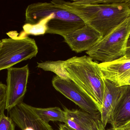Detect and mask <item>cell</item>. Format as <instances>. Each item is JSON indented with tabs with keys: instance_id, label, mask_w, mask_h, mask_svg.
Returning <instances> with one entry per match:
<instances>
[{
	"instance_id": "1",
	"label": "cell",
	"mask_w": 130,
	"mask_h": 130,
	"mask_svg": "<svg viewBox=\"0 0 130 130\" xmlns=\"http://www.w3.org/2000/svg\"><path fill=\"white\" fill-rule=\"evenodd\" d=\"M52 2L81 18L102 37L130 17L126 0H53Z\"/></svg>"
},
{
	"instance_id": "2",
	"label": "cell",
	"mask_w": 130,
	"mask_h": 130,
	"mask_svg": "<svg viewBox=\"0 0 130 130\" xmlns=\"http://www.w3.org/2000/svg\"><path fill=\"white\" fill-rule=\"evenodd\" d=\"M69 78L88 96L101 111L104 82L99 63L88 56H73L65 60Z\"/></svg>"
},
{
	"instance_id": "3",
	"label": "cell",
	"mask_w": 130,
	"mask_h": 130,
	"mask_svg": "<svg viewBox=\"0 0 130 130\" xmlns=\"http://www.w3.org/2000/svg\"><path fill=\"white\" fill-rule=\"evenodd\" d=\"M49 15L52 17L47 24L46 34L63 37L86 24L78 17L51 1L33 3L28 5L25 13L26 22L36 24Z\"/></svg>"
},
{
	"instance_id": "4",
	"label": "cell",
	"mask_w": 130,
	"mask_h": 130,
	"mask_svg": "<svg viewBox=\"0 0 130 130\" xmlns=\"http://www.w3.org/2000/svg\"><path fill=\"white\" fill-rule=\"evenodd\" d=\"M130 34V17L103 37L86 53L94 61L112 62L125 55Z\"/></svg>"
},
{
	"instance_id": "5",
	"label": "cell",
	"mask_w": 130,
	"mask_h": 130,
	"mask_svg": "<svg viewBox=\"0 0 130 130\" xmlns=\"http://www.w3.org/2000/svg\"><path fill=\"white\" fill-rule=\"evenodd\" d=\"M10 38L2 39L0 44V71L8 69L17 63L36 57L38 48L34 39L21 32L10 31Z\"/></svg>"
},
{
	"instance_id": "6",
	"label": "cell",
	"mask_w": 130,
	"mask_h": 130,
	"mask_svg": "<svg viewBox=\"0 0 130 130\" xmlns=\"http://www.w3.org/2000/svg\"><path fill=\"white\" fill-rule=\"evenodd\" d=\"M5 110L8 111L23 102L29 74L28 65L7 69Z\"/></svg>"
},
{
	"instance_id": "7",
	"label": "cell",
	"mask_w": 130,
	"mask_h": 130,
	"mask_svg": "<svg viewBox=\"0 0 130 130\" xmlns=\"http://www.w3.org/2000/svg\"><path fill=\"white\" fill-rule=\"evenodd\" d=\"M52 83L56 91L84 111L93 114L100 113L94 102L70 79H64L56 76L53 77Z\"/></svg>"
},
{
	"instance_id": "8",
	"label": "cell",
	"mask_w": 130,
	"mask_h": 130,
	"mask_svg": "<svg viewBox=\"0 0 130 130\" xmlns=\"http://www.w3.org/2000/svg\"><path fill=\"white\" fill-rule=\"evenodd\" d=\"M63 37L73 51L79 53L88 51L103 37L94 28L86 24Z\"/></svg>"
},
{
	"instance_id": "9",
	"label": "cell",
	"mask_w": 130,
	"mask_h": 130,
	"mask_svg": "<svg viewBox=\"0 0 130 130\" xmlns=\"http://www.w3.org/2000/svg\"><path fill=\"white\" fill-rule=\"evenodd\" d=\"M99 65L103 78L119 87L124 86L130 78V59L125 56L111 62Z\"/></svg>"
},
{
	"instance_id": "10",
	"label": "cell",
	"mask_w": 130,
	"mask_h": 130,
	"mask_svg": "<svg viewBox=\"0 0 130 130\" xmlns=\"http://www.w3.org/2000/svg\"><path fill=\"white\" fill-rule=\"evenodd\" d=\"M66 124L75 130H99L103 126L101 114H93L81 110L64 108Z\"/></svg>"
},
{
	"instance_id": "11",
	"label": "cell",
	"mask_w": 130,
	"mask_h": 130,
	"mask_svg": "<svg viewBox=\"0 0 130 130\" xmlns=\"http://www.w3.org/2000/svg\"><path fill=\"white\" fill-rule=\"evenodd\" d=\"M104 91L100 111L101 120L105 128L109 123L114 110L122 94V88L107 79H104Z\"/></svg>"
},
{
	"instance_id": "12",
	"label": "cell",
	"mask_w": 130,
	"mask_h": 130,
	"mask_svg": "<svg viewBox=\"0 0 130 130\" xmlns=\"http://www.w3.org/2000/svg\"><path fill=\"white\" fill-rule=\"evenodd\" d=\"M121 87V96L108 123L112 128H119L130 120V85Z\"/></svg>"
},
{
	"instance_id": "13",
	"label": "cell",
	"mask_w": 130,
	"mask_h": 130,
	"mask_svg": "<svg viewBox=\"0 0 130 130\" xmlns=\"http://www.w3.org/2000/svg\"><path fill=\"white\" fill-rule=\"evenodd\" d=\"M31 108L35 114L45 123H48L50 121H59L66 123V112L60 108H39L31 106Z\"/></svg>"
},
{
	"instance_id": "14",
	"label": "cell",
	"mask_w": 130,
	"mask_h": 130,
	"mask_svg": "<svg viewBox=\"0 0 130 130\" xmlns=\"http://www.w3.org/2000/svg\"><path fill=\"white\" fill-rule=\"evenodd\" d=\"M65 61H47L37 63V67L45 71L52 72L56 76L64 79H70L64 67Z\"/></svg>"
},
{
	"instance_id": "15",
	"label": "cell",
	"mask_w": 130,
	"mask_h": 130,
	"mask_svg": "<svg viewBox=\"0 0 130 130\" xmlns=\"http://www.w3.org/2000/svg\"><path fill=\"white\" fill-rule=\"evenodd\" d=\"M51 15H48L47 17L43 19L36 24L26 23L23 26V31L22 33L25 34L37 35H43L46 34L47 31V24L51 19Z\"/></svg>"
},
{
	"instance_id": "16",
	"label": "cell",
	"mask_w": 130,
	"mask_h": 130,
	"mask_svg": "<svg viewBox=\"0 0 130 130\" xmlns=\"http://www.w3.org/2000/svg\"><path fill=\"white\" fill-rule=\"evenodd\" d=\"M0 130H15L14 123L4 112L0 114Z\"/></svg>"
},
{
	"instance_id": "17",
	"label": "cell",
	"mask_w": 130,
	"mask_h": 130,
	"mask_svg": "<svg viewBox=\"0 0 130 130\" xmlns=\"http://www.w3.org/2000/svg\"><path fill=\"white\" fill-rule=\"evenodd\" d=\"M6 85L0 82V114L4 112L6 103Z\"/></svg>"
},
{
	"instance_id": "18",
	"label": "cell",
	"mask_w": 130,
	"mask_h": 130,
	"mask_svg": "<svg viewBox=\"0 0 130 130\" xmlns=\"http://www.w3.org/2000/svg\"><path fill=\"white\" fill-rule=\"evenodd\" d=\"M32 130H54L48 123L38 119L33 126Z\"/></svg>"
},
{
	"instance_id": "19",
	"label": "cell",
	"mask_w": 130,
	"mask_h": 130,
	"mask_svg": "<svg viewBox=\"0 0 130 130\" xmlns=\"http://www.w3.org/2000/svg\"><path fill=\"white\" fill-rule=\"evenodd\" d=\"M118 128L123 130H130V120Z\"/></svg>"
},
{
	"instance_id": "20",
	"label": "cell",
	"mask_w": 130,
	"mask_h": 130,
	"mask_svg": "<svg viewBox=\"0 0 130 130\" xmlns=\"http://www.w3.org/2000/svg\"><path fill=\"white\" fill-rule=\"evenodd\" d=\"M58 130H75L68 126L67 125L64 124H61L59 125Z\"/></svg>"
},
{
	"instance_id": "21",
	"label": "cell",
	"mask_w": 130,
	"mask_h": 130,
	"mask_svg": "<svg viewBox=\"0 0 130 130\" xmlns=\"http://www.w3.org/2000/svg\"><path fill=\"white\" fill-rule=\"evenodd\" d=\"M125 56L126 58L130 59V46L127 47L125 52Z\"/></svg>"
},
{
	"instance_id": "22",
	"label": "cell",
	"mask_w": 130,
	"mask_h": 130,
	"mask_svg": "<svg viewBox=\"0 0 130 130\" xmlns=\"http://www.w3.org/2000/svg\"><path fill=\"white\" fill-rule=\"evenodd\" d=\"M126 3L130 9V0H126Z\"/></svg>"
},
{
	"instance_id": "23",
	"label": "cell",
	"mask_w": 130,
	"mask_h": 130,
	"mask_svg": "<svg viewBox=\"0 0 130 130\" xmlns=\"http://www.w3.org/2000/svg\"><path fill=\"white\" fill-rule=\"evenodd\" d=\"M130 85V78L127 80V81L126 82L125 85Z\"/></svg>"
},
{
	"instance_id": "24",
	"label": "cell",
	"mask_w": 130,
	"mask_h": 130,
	"mask_svg": "<svg viewBox=\"0 0 130 130\" xmlns=\"http://www.w3.org/2000/svg\"><path fill=\"white\" fill-rule=\"evenodd\" d=\"M108 130H123L121 129H120V128H111V129H109Z\"/></svg>"
},
{
	"instance_id": "25",
	"label": "cell",
	"mask_w": 130,
	"mask_h": 130,
	"mask_svg": "<svg viewBox=\"0 0 130 130\" xmlns=\"http://www.w3.org/2000/svg\"><path fill=\"white\" fill-rule=\"evenodd\" d=\"M130 46V34L129 37V39H128V42H127V47Z\"/></svg>"
},
{
	"instance_id": "26",
	"label": "cell",
	"mask_w": 130,
	"mask_h": 130,
	"mask_svg": "<svg viewBox=\"0 0 130 130\" xmlns=\"http://www.w3.org/2000/svg\"><path fill=\"white\" fill-rule=\"evenodd\" d=\"M1 40H0V44H1Z\"/></svg>"
}]
</instances>
